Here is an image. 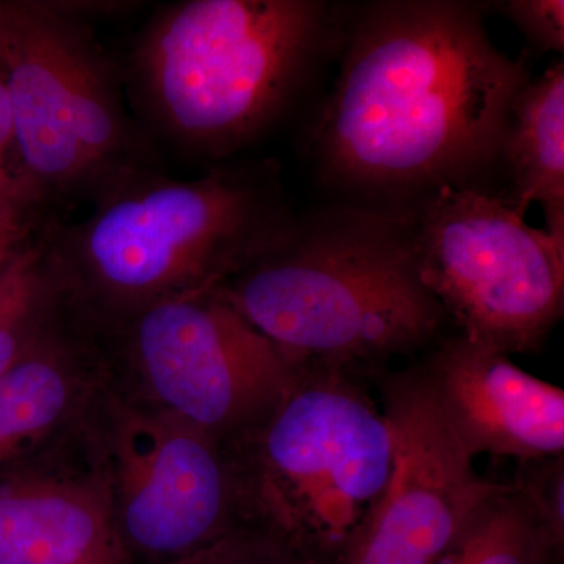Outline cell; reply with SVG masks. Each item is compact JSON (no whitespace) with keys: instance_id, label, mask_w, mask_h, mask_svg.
I'll use <instances>...</instances> for the list:
<instances>
[{"instance_id":"cell-1","label":"cell","mask_w":564,"mask_h":564,"mask_svg":"<svg viewBox=\"0 0 564 564\" xmlns=\"http://www.w3.org/2000/svg\"><path fill=\"white\" fill-rule=\"evenodd\" d=\"M486 13L488 3L384 0L345 22L313 139L352 204L410 214L443 188H485L529 80L524 62L494 46Z\"/></svg>"},{"instance_id":"cell-2","label":"cell","mask_w":564,"mask_h":564,"mask_svg":"<svg viewBox=\"0 0 564 564\" xmlns=\"http://www.w3.org/2000/svg\"><path fill=\"white\" fill-rule=\"evenodd\" d=\"M215 292L300 369L364 375L443 339L408 212L340 204L292 215Z\"/></svg>"},{"instance_id":"cell-3","label":"cell","mask_w":564,"mask_h":564,"mask_svg":"<svg viewBox=\"0 0 564 564\" xmlns=\"http://www.w3.org/2000/svg\"><path fill=\"white\" fill-rule=\"evenodd\" d=\"M318 0H181L154 11L120 66L152 147L228 162L295 106L345 21Z\"/></svg>"},{"instance_id":"cell-4","label":"cell","mask_w":564,"mask_h":564,"mask_svg":"<svg viewBox=\"0 0 564 564\" xmlns=\"http://www.w3.org/2000/svg\"><path fill=\"white\" fill-rule=\"evenodd\" d=\"M91 207L40 234L41 263L54 288L74 285L132 318L220 288L293 215L270 161L223 162L193 180L141 170Z\"/></svg>"},{"instance_id":"cell-5","label":"cell","mask_w":564,"mask_h":564,"mask_svg":"<svg viewBox=\"0 0 564 564\" xmlns=\"http://www.w3.org/2000/svg\"><path fill=\"white\" fill-rule=\"evenodd\" d=\"M96 3L0 0V68L13 115V169L40 236L115 184L154 169L155 148L129 111L120 66L95 29Z\"/></svg>"},{"instance_id":"cell-6","label":"cell","mask_w":564,"mask_h":564,"mask_svg":"<svg viewBox=\"0 0 564 564\" xmlns=\"http://www.w3.org/2000/svg\"><path fill=\"white\" fill-rule=\"evenodd\" d=\"M232 437L239 459H225L236 514L307 563L344 564L393 470L391 429L359 378L303 369L272 411Z\"/></svg>"},{"instance_id":"cell-7","label":"cell","mask_w":564,"mask_h":564,"mask_svg":"<svg viewBox=\"0 0 564 564\" xmlns=\"http://www.w3.org/2000/svg\"><path fill=\"white\" fill-rule=\"evenodd\" d=\"M423 280L459 333L508 355L563 315L564 243L486 188H443L410 212Z\"/></svg>"},{"instance_id":"cell-8","label":"cell","mask_w":564,"mask_h":564,"mask_svg":"<svg viewBox=\"0 0 564 564\" xmlns=\"http://www.w3.org/2000/svg\"><path fill=\"white\" fill-rule=\"evenodd\" d=\"M131 339L169 411L215 441L261 421L303 370L215 291L148 307L132 318Z\"/></svg>"},{"instance_id":"cell-9","label":"cell","mask_w":564,"mask_h":564,"mask_svg":"<svg viewBox=\"0 0 564 564\" xmlns=\"http://www.w3.org/2000/svg\"><path fill=\"white\" fill-rule=\"evenodd\" d=\"M378 381L392 477L344 564H433L497 484L475 469L419 366Z\"/></svg>"},{"instance_id":"cell-10","label":"cell","mask_w":564,"mask_h":564,"mask_svg":"<svg viewBox=\"0 0 564 564\" xmlns=\"http://www.w3.org/2000/svg\"><path fill=\"white\" fill-rule=\"evenodd\" d=\"M117 474L122 527L143 551L182 558L236 527L217 441L172 411L124 422Z\"/></svg>"},{"instance_id":"cell-11","label":"cell","mask_w":564,"mask_h":564,"mask_svg":"<svg viewBox=\"0 0 564 564\" xmlns=\"http://www.w3.org/2000/svg\"><path fill=\"white\" fill-rule=\"evenodd\" d=\"M419 369L470 455L518 462L564 454V391L464 334L443 337Z\"/></svg>"},{"instance_id":"cell-12","label":"cell","mask_w":564,"mask_h":564,"mask_svg":"<svg viewBox=\"0 0 564 564\" xmlns=\"http://www.w3.org/2000/svg\"><path fill=\"white\" fill-rule=\"evenodd\" d=\"M0 564H129L101 481L0 480Z\"/></svg>"},{"instance_id":"cell-13","label":"cell","mask_w":564,"mask_h":564,"mask_svg":"<svg viewBox=\"0 0 564 564\" xmlns=\"http://www.w3.org/2000/svg\"><path fill=\"white\" fill-rule=\"evenodd\" d=\"M502 159L513 181L511 202L543 207L544 231L564 243V65L527 80L511 106Z\"/></svg>"},{"instance_id":"cell-14","label":"cell","mask_w":564,"mask_h":564,"mask_svg":"<svg viewBox=\"0 0 564 564\" xmlns=\"http://www.w3.org/2000/svg\"><path fill=\"white\" fill-rule=\"evenodd\" d=\"M562 554L524 492L497 484L433 564H554Z\"/></svg>"},{"instance_id":"cell-15","label":"cell","mask_w":564,"mask_h":564,"mask_svg":"<svg viewBox=\"0 0 564 564\" xmlns=\"http://www.w3.org/2000/svg\"><path fill=\"white\" fill-rule=\"evenodd\" d=\"M46 328L0 378V466L17 458L66 413L70 381Z\"/></svg>"},{"instance_id":"cell-16","label":"cell","mask_w":564,"mask_h":564,"mask_svg":"<svg viewBox=\"0 0 564 564\" xmlns=\"http://www.w3.org/2000/svg\"><path fill=\"white\" fill-rule=\"evenodd\" d=\"M54 295L41 263L39 239H35L0 293V378L43 329Z\"/></svg>"},{"instance_id":"cell-17","label":"cell","mask_w":564,"mask_h":564,"mask_svg":"<svg viewBox=\"0 0 564 564\" xmlns=\"http://www.w3.org/2000/svg\"><path fill=\"white\" fill-rule=\"evenodd\" d=\"M172 564H311L273 538L234 527L228 533Z\"/></svg>"},{"instance_id":"cell-18","label":"cell","mask_w":564,"mask_h":564,"mask_svg":"<svg viewBox=\"0 0 564 564\" xmlns=\"http://www.w3.org/2000/svg\"><path fill=\"white\" fill-rule=\"evenodd\" d=\"M513 484L524 492L545 529L564 545V454L519 462Z\"/></svg>"},{"instance_id":"cell-19","label":"cell","mask_w":564,"mask_h":564,"mask_svg":"<svg viewBox=\"0 0 564 564\" xmlns=\"http://www.w3.org/2000/svg\"><path fill=\"white\" fill-rule=\"evenodd\" d=\"M500 6L505 17L518 25L534 50L563 54V0H508Z\"/></svg>"},{"instance_id":"cell-20","label":"cell","mask_w":564,"mask_h":564,"mask_svg":"<svg viewBox=\"0 0 564 564\" xmlns=\"http://www.w3.org/2000/svg\"><path fill=\"white\" fill-rule=\"evenodd\" d=\"M33 242H35V240H33ZM32 243L21 248V250L0 251V293H2L11 278H13L14 272H17L18 267H20L22 258H24L25 252H28Z\"/></svg>"},{"instance_id":"cell-21","label":"cell","mask_w":564,"mask_h":564,"mask_svg":"<svg viewBox=\"0 0 564 564\" xmlns=\"http://www.w3.org/2000/svg\"><path fill=\"white\" fill-rule=\"evenodd\" d=\"M28 245H17L11 242L9 237L6 236V232L0 229V251L21 250V248L28 247Z\"/></svg>"}]
</instances>
